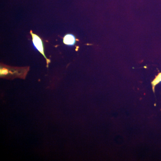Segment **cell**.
Masks as SVG:
<instances>
[{"instance_id": "cell-1", "label": "cell", "mask_w": 161, "mask_h": 161, "mask_svg": "<svg viewBox=\"0 0 161 161\" xmlns=\"http://www.w3.org/2000/svg\"><path fill=\"white\" fill-rule=\"evenodd\" d=\"M29 70V67H14L1 64L0 76L1 78L12 79L16 78L24 79Z\"/></svg>"}, {"instance_id": "cell-2", "label": "cell", "mask_w": 161, "mask_h": 161, "mask_svg": "<svg viewBox=\"0 0 161 161\" xmlns=\"http://www.w3.org/2000/svg\"><path fill=\"white\" fill-rule=\"evenodd\" d=\"M30 34L31 35L32 37V41L33 45L34 47L36 48L38 52H40L46 60L47 67L48 68L49 64L51 62V60L50 59L47 58L44 53V44H43V41L42 39L38 35L34 33L32 31H30Z\"/></svg>"}, {"instance_id": "cell-3", "label": "cell", "mask_w": 161, "mask_h": 161, "mask_svg": "<svg viewBox=\"0 0 161 161\" xmlns=\"http://www.w3.org/2000/svg\"><path fill=\"white\" fill-rule=\"evenodd\" d=\"M76 39L74 35L68 34L63 38V43L68 46H74L76 43Z\"/></svg>"}, {"instance_id": "cell-4", "label": "cell", "mask_w": 161, "mask_h": 161, "mask_svg": "<svg viewBox=\"0 0 161 161\" xmlns=\"http://www.w3.org/2000/svg\"><path fill=\"white\" fill-rule=\"evenodd\" d=\"M161 82V74H159L158 77L156 78L155 80H153L152 82V85L153 86V89H154V86L157 84L159 82Z\"/></svg>"}]
</instances>
